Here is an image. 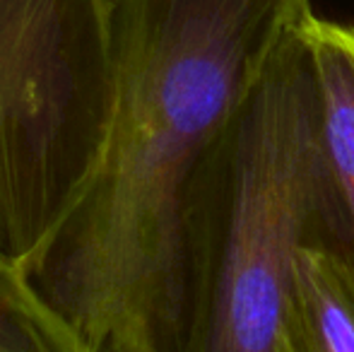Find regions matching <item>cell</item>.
Returning <instances> with one entry per match:
<instances>
[{"mask_svg":"<svg viewBox=\"0 0 354 352\" xmlns=\"http://www.w3.org/2000/svg\"><path fill=\"white\" fill-rule=\"evenodd\" d=\"M113 0H0V254L27 268L99 162Z\"/></svg>","mask_w":354,"mask_h":352,"instance_id":"obj_3","label":"cell"},{"mask_svg":"<svg viewBox=\"0 0 354 352\" xmlns=\"http://www.w3.org/2000/svg\"><path fill=\"white\" fill-rule=\"evenodd\" d=\"M311 0H113L99 162L27 263L92 352H183L186 212L205 157Z\"/></svg>","mask_w":354,"mask_h":352,"instance_id":"obj_1","label":"cell"},{"mask_svg":"<svg viewBox=\"0 0 354 352\" xmlns=\"http://www.w3.org/2000/svg\"><path fill=\"white\" fill-rule=\"evenodd\" d=\"M284 352H354V277L330 249L299 251Z\"/></svg>","mask_w":354,"mask_h":352,"instance_id":"obj_5","label":"cell"},{"mask_svg":"<svg viewBox=\"0 0 354 352\" xmlns=\"http://www.w3.org/2000/svg\"><path fill=\"white\" fill-rule=\"evenodd\" d=\"M0 352H92L39 295L24 266L0 254Z\"/></svg>","mask_w":354,"mask_h":352,"instance_id":"obj_6","label":"cell"},{"mask_svg":"<svg viewBox=\"0 0 354 352\" xmlns=\"http://www.w3.org/2000/svg\"><path fill=\"white\" fill-rule=\"evenodd\" d=\"M306 34L321 104V246L340 256L354 277V27L313 15Z\"/></svg>","mask_w":354,"mask_h":352,"instance_id":"obj_4","label":"cell"},{"mask_svg":"<svg viewBox=\"0 0 354 352\" xmlns=\"http://www.w3.org/2000/svg\"><path fill=\"white\" fill-rule=\"evenodd\" d=\"M321 104L294 29L191 188L183 352H284L297 259L323 241Z\"/></svg>","mask_w":354,"mask_h":352,"instance_id":"obj_2","label":"cell"}]
</instances>
